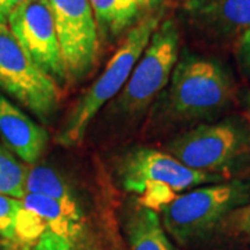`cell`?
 <instances>
[{"label":"cell","mask_w":250,"mask_h":250,"mask_svg":"<svg viewBox=\"0 0 250 250\" xmlns=\"http://www.w3.org/2000/svg\"><path fill=\"white\" fill-rule=\"evenodd\" d=\"M22 200L16 197L0 195V235L9 239H16V223Z\"/></svg>","instance_id":"cell-16"},{"label":"cell","mask_w":250,"mask_h":250,"mask_svg":"<svg viewBox=\"0 0 250 250\" xmlns=\"http://www.w3.org/2000/svg\"><path fill=\"white\" fill-rule=\"evenodd\" d=\"M159 25L160 16L154 14L147 16L131 27L124 42L107 62L104 71L71 108L56 138L59 145L64 147H74L82 142L92 120L103 106H106L123 90L131 77L135 64L142 56L153 32Z\"/></svg>","instance_id":"cell-4"},{"label":"cell","mask_w":250,"mask_h":250,"mask_svg":"<svg viewBox=\"0 0 250 250\" xmlns=\"http://www.w3.org/2000/svg\"><path fill=\"white\" fill-rule=\"evenodd\" d=\"M0 136L18 159L35 164L45 152L49 135L0 92Z\"/></svg>","instance_id":"cell-12"},{"label":"cell","mask_w":250,"mask_h":250,"mask_svg":"<svg viewBox=\"0 0 250 250\" xmlns=\"http://www.w3.org/2000/svg\"><path fill=\"white\" fill-rule=\"evenodd\" d=\"M178 59V27L174 20H166L153 32L129 80L111 104V111L126 118L141 116L166 89Z\"/></svg>","instance_id":"cell-6"},{"label":"cell","mask_w":250,"mask_h":250,"mask_svg":"<svg viewBox=\"0 0 250 250\" xmlns=\"http://www.w3.org/2000/svg\"><path fill=\"white\" fill-rule=\"evenodd\" d=\"M27 167L0 145V195L22 199L25 196Z\"/></svg>","instance_id":"cell-15"},{"label":"cell","mask_w":250,"mask_h":250,"mask_svg":"<svg viewBox=\"0 0 250 250\" xmlns=\"http://www.w3.org/2000/svg\"><path fill=\"white\" fill-rule=\"evenodd\" d=\"M27 0H0V22L7 24L10 14Z\"/></svg>","instance_id":"cell-19"},{"label":"cell","mask_w":250,"mask_h":250,"mask_svg":"<svg viewBox=\"0 0 250 250\" xmlns=\"http://www.w3.org/2000/svg\"><path fill=\"white\" fill-rule=\"evenodd\" d=\"M125 233L129 250H174L157 211L139 203L128 213Z\"/></svg>","instance_id":"cell-13"},{"label":"cell","mask_w":250,"mask_h":250,"mask_svg":"<svg viewBox=\"0 0 250 250\" xmlns=\"http://www.w3.org/2000/svg\"><path fill=\"white\" fill-rule=\"evenodd\" d=\"M161 1H164V0H136L139 9H152V7H156L157 4H160Z\"/></svg>","instance_id":"cell-21"},{"label":"cell","mask_w":250,"mask_h":250,"mask_svg":"<svg viewBox=\"0 0 250 250\" xmlns=\"http://www.w3.org/2000/svg\"><path fill=\"white\" fill-rule=\"evenodd\" d=\"M163 110L172 121L210 118L233 99V83L221 62L193 53L179 57L163 95Z\"/></svg>","instance_id":"cell-3"},{"label":"cell","mask_w":250,"mask_h":250,"mask_svg":"<svg viewBox=\"0 0 250 250\" xmlns=\"http://www.w3.org/2000/svg\"><path fill=\"white\" fill-rule=\"evenodd\" d=\"M0 92L7 93L43 123L59 108L60 86L41 71L9 25L0 22Z\"/></svg>","instance_id":"cell-7"},{"label":"cell","mask_w":250,"mask_h":250,"mask_svg":"<svg viewBox=\"0 0 250 250\" xmlns=\"http://www.w3.org/2000/svg\"><path fill=\"white\" fill-rule=\"evenodd\" d=\"M232 217L236 228L245 233L250 242V203L238 208L235 213H232Z\"/></svg>","instance_id":"cell-18"},{"label":"cell","mask_w":250,"mask_h":250,"mask_svg":"<svg viewBox=\"0 0 250 250\" xmlns=\"http://www.w3.org/2000/svg\"><path fill=\"white\" fill-rule=\"evenodd\" d=\"M184 11L202 32L239 39L250 29V0H185Z\"/></svg>","instance_id":"cell-11"},{"label":"cell","mask_w":250,"mask_h":250,"mask_svg":"<svg viewBox=\"0 0 250 250\" xmlns=\"http://www.w3.org/2000/svg\"><path fill=\"white\" fill-rule=\"evenodd\" d=\"M16 223L24 250H102L95 225L71 187L60 199L27 193Z\"/></svg>","instance_id":"cell-1"},{"label":"cell","mask_w":250,"mask_h":250,"mask_svg":"<svg viewBox=\"0 0 250 250\" xmlns=\"http://www.w3.org/2000/svg\"><path fill=\"white\" fill-rule=\"evenodd\" d=\"M248 117H249L250 120V95L249 98H248Z\"/></svg>","instance_id":"cell-22"},{"label":"cell","mask_w":250,"mask_h":250,"mask_svg":"<svg viewBox=\"0 0 250 250\" xmlns=\"http://www.w3.org/2000/svg\"><path fill=\"white\" fill-rule=\"evenodd\" d=\"M68 78H85L96 64L99 29L89 0H49Z\"/></svg>","instance_id":"cell-10"},{"label":"cell","mask_w":250,"mask_h":250,"mask_svg":"<svg viewBox=\"0 0 250 250\" xmlns=\"http://www.w3.org/2000/svg\"><path fill=\"white\" fill-rule=\"evenodd\" d=\"M0 250H24V246L20 242L0 235Z\"/></svg>","instance_id":"cell-20"},{"label":"cell","mask_w":250,"mask_h":250,"mask_svg":"<svg viewBox=\"0 0 250 250\" xmlns=\"http://www.w3.org/2000/svg\"><path fill=\"white\" fill-rule=\"evenodd\" d=\"M98 24L99 32L104 36H117L135 22L139 14L136 0H89Z\"/></svg>","instance_id":"cell-14"},{"label":"cell","mask_w":250,"mask_h":250,"mask_svg":"<svg viewBox=\"0 0 250 250\" xmlns=\"http://www.w3.org/2000/svg\"><path fill=\"white\" fill-rule=\"evenodd\" d=\"M118 178L139 205L154 211H161L185 190L224 179L221 174L192 170L167 152L143 146L129 150L120 160Z\"/></svg>","instance_id":"cell-2"},{"label":"cell","mask_w":250,"mask_h":250,"mask_svg":"<svg viewBox=\"0 0 250 250\" xmlns=\"http://www.w3.org/2000/svg\"><path fill=\"white\" fill-rule=\"evenodd\" d=\"M236 57L241 64L242 70L250 78V29L246 31L243 35L238 39L236 45Z\"/></svg>","instance_id":"cell-17"},{"label":"cell","mask_w":250,"mask_h":250,"mask_svg":"<svg viewBox=\"0 0 250 250\" xmlns=\"http://www.w3.org/2000/svg\"><path fill=\"white\" fill-rule=\"evenodd\" d=\"M250 203V182L229 181L195 188L163 207V227L179 245L206 239L232 215Z\"/></svg>","instance_id":"cell-5"},{"label":"cell","mask_w":250,"mask_h":250,"mask_svg":"<svg viewBox=\"0 0 250 250\" xmlns=\"http://www.w3.org/2000/svg\"><path fill=\"white\" fill-rule=\"evenodd\" d=\"M7 25L36 67L62 88L70 78L49 0L24 1L10 14Z\"/></svg>","instance_id":"cell-9"},{"label":"cell","mask_w":250,"mask_h":250,"mask_svg":"<svg viewBox=\"0 0 250 250\" xmlns=\"http://www.w3.org/2000/svg\"><path fill=\"white\" fill-rule=\"evenodd\" d=\"M166 150L192 170L221 174L250 152V131L235 120L200 124L170 141Z\"/></svg>","instance_id":"cell-8"}]
</instances>
